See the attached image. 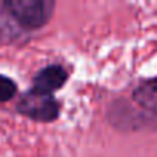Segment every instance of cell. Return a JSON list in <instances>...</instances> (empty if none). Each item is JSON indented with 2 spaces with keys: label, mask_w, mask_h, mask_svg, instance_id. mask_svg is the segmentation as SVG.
<instances>
[{
  "label": "cell",
  "mask_w": 157,
  "mask_h": 157,
  "mask_svg": "<svg viewBox=\"0 0 157 157\" xmlns=\"http://www.w3.org/2000/svg\"><path fill=\"white\" fill-rule=\"evenodd\" d=\"M56 0H0V43H16L45 28Z\"/></svg>",
  "instance_id": "1"
},
{
  "label": "cell",
  "mask_w": 157,
  "mask_h": 157,
  "mask_svg": "<svg viewBox=\"0 0 157 157\" xmlns=\"http://www.w3.org/2000/svg\"><path fill=\"white\" fill-rule=\"evenodd\" d=\"M108 120L123 132L157 129V75L140 80L129 102L117 100L108 111Z\"/></svg>",
  "instance_id": "2"
},
{
  "label": "cell",
  "mask_w": 157,
  "mask_h": 157,
  "mask_svg": "<svg viewBox=\"0 0 157 157\" xmlns=\"http://www.w3.org/2000/svg\"><path fill=\"white\" fill-rule=\"evenodd\" d=\"M60 102L54 94H45L36 90L25 91L16 103V111L34 122L51 123L56 122L60 116Z\"/></svg>",
  "instance_id": "3"
},
{
  "label": "cell",
  "mask_w": 157,
  "mask_h": 157,
  "mask_svg": "<svg viewBox=\"0 0 157 157\" xmlns=\"http://www.w3.org/2000/svg\"><path fill=\"white\" fill-rule=\"evenodd\" d=\"M68 78H69L68 69L59 63H52L36 72V75L33 77V90L45 94H54L56 91L65 86Z\"/></svg>",
  "instance_id": "4"
},
{
  "label": "cell",
  "mask_w": 157,
  "mask_h": 157,
  "mask_svg": "<svg viewBox=\"0 0 157 157\" xmlns=\"http://www.w3.org/2000/svg\"><path fill=\"white\" fill-rule=\"evenodd\" d=\"M17 94V85L11 77L0 74V102H10Z\"/></svg>",
  "instance_id": "5"
}]
</instances>
